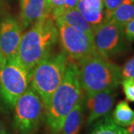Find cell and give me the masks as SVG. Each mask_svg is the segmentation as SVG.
Segmentation results:
<instances>
[{
	"mask_svg": "<svg viewBox=\"0 0 134 134\" xmlns=\"http://www.w3.org/2000/svg\"><path fill=\"white\" fill-rule=\"evenodd\" d=\"M58 41L55 21L46 14L23 34L16 57L28 70L32 71L39 63L48 56Z\"/></svg>",
	"mask_w": 134,
	"mask_h": 134,
	"instance_id": "cell-1",
	"label": "cell"
},
{
	"mask_svg": "<svg viewBox=\"0 0 134 134\" xmlns=\"http://www.w3.org/2000/svg\"><path fill=\"white\" fill-rule=\"evenodd\" d=\"M76 8L91 25L93 30L104 20L102 0H79Z\"/></svg>",
	"mask_w": 134,
	"mask_h": 134,
	"instance_id": "cell-12",
	"label": "cell"
},
{
	"mask_svg": "<svg viewBox=\"0 0 134 134\" xmlns=\"http://www.w3.org/2000/svg\"><path fill=\"white\" fill-rule=\"evenodd\" d=\"M94 43L97 53L105 58L114 57L129 49L124 29L110 21H104L94 29Z\"/></svg>",
	"mask_w": 134,
	"mask_h": 134,
	"instance_id": "cell-8",
	"label": "cell"
},
{
	"mask_svg": "<svg viewBox=\"0 0 134 134\" xmlns=\"http://www.w3.org/2000/svg\"><path fill=\"white\" fill-rule=\"evenodd\" d=\"M77 64L81 86L86 95L115 90L121 83V67L98 54Z\"/></svg>",
	"mask_w": 134,
	"mask_h": 134,
	"instance_id": "cell-3",
	"label": "cell"
},
{
	"mask_svg": "<svg viewBox=\"0 0 134 134\" xmlns=\"http://www.w3.org/2000/svg\"><path fill=\"white\" fill-rule=\"evenodd\" d=\"M65 0H51L50 16L54 21L64 12Z\"/></svg>",
	"mask_w": 134,
	"mask_h": 134,
	"instance_id": "cell-19",
	"label": "cell"
},
{
	"mask_svg": "<svg viewBox=\"0 0 134 134\" xmlns=\"http://www.w3.org/2000/svg\"><path fill=\"white\" fill-rule=\"evenodd\" d=\"M31 72L20 63L16 55L6 60L0 70V99L13 109L15 103L30 85Z\"/></svg>",
	"mask_w": 134,
	"mask_h": 134,
	"instance_id": "cell-6",
	"label": "cell"
},
{
	"mask_svg": "<svg viewBox=\"0 0 134 134\" xmlns=\"http://www.w3.org/2000/svg\"><path fill=\"white\" fill-rule=\"evenodd\" d=\"M126 129H127L128 134H134V121H133V123L130 125L129 127H127V128H126Z\"/></svg>",
	"mask_w": 134,
	"mask_h": 134,
	"instance_id": "cell-24",
	"label": "cell"
},
{
	"mask_svg": "<svg viewBox=\"0 0 134 134\" xmlns=\"http://www.w3.org/2000/svg\"><path fill=\"white\" fill-rule=\"evenodd\" d=\"M1 8H2V0H0V11H1Z\"/></svg>",
	"mask_w": 134,
	"mask_h": 134,
	"instance_id": "cell-28",
	"label": "cell"
},
{
	"mask_svg": "<svg viewBox=\"0 0 134 134\" xmlns=\"http://www.w3.org/2000/svg\"><path fill=\"white\" fill-rule=\"evenodd\" d=\"M79 0H65L64 5V11L69 9L76 8Z\"/></svg>",
	"mask_w": 134,
	"mask_h": 134,
	"instance_id": "cell-23",
	"label": "cell"
},
{
	"mask_svg": "<svg viewBox=\"0 0 134 134\" xmlns=\"http://www.w3.org/2000/svg\"><path fill=\"white\" fill-rule=\"evenodd\" d=\"M46 2V11L48 14H50V8H51V0H45Z\"/></svg>",
	"mask_w": 134,
	"mask_h": 134,
	"instance_id": "cell-27",
	"label": "cell"
},
{
	"mask_svg": "<svg viewBox=\"0 0 134 134\" xmlns=\"http://www.w3.org/2000/svg\"><path fill=\"white\" fill-rule=\"evenodd\" d=\"M55 20H59L65 24L77 29L87 34L92 38H93L94 37V30L91 25L86 21V19L83 16V15L77 8L65 10Z\"/></svg>",
	"mask_w": 134,
	"mask_h": 134,
	"instance_id": "cell-14",
	"label": "cell"
},
{
	"mask_svg": "<svg viewBox=\"0 0 134 134\" xmlns=\"http://www.w3.org/2000/svg\"><path fill=\"white\" fill-rule=\"evenodd\" d=\"M83 96L77 63L68 62L63 79L45 109V120L54 134H60L69 113Z\"/></svg>",
	"mask_w": 134,
	"mask_h": 134,
	"instance_id": "cell-2",
	"label": "cell"
},
{
	"mask_svg": "<svg viewBox=\"0 0 134 134\" xmlns=\"http://www.w3.org/2000/svg\"><path fill=\"white\" fill-rule=\"evenodd\" d=\"M68 60L69 58L63 51L50 54L31 71L30 86L40 96L45 109L63 79Z\"/></svg>",
	"mask_w": 134,
	"mask_h": 134,
	"instance_id": "cell-4",
	"label": "cell"
},
{
	"mask_svg": "<svg viewBox=\"0 0 134 134\" xmlns=\"http://www.w3.org/2000/svg\"><path fill=\"white\" fill-rule=\"evenodd\" d=\"M133 18L134 0H123L107 21L124 28L125 25Z\"/></svg>",
	"mask_w": 134,
	"mask_h": 134,
	"instance_id": "cell-16",
	"label": "cell"
},
{
	"mask_svg": "<svg viewBox=\"0 0 134 134\" xmlns=\"http://www.w3.org/2000/svg\"><path fill=\"white\" fill-rule=\"evenodd\" d=\"M115 90H107L86 95L84 106L88 111L87 122L94 123L100 118L110 114L115 104Z\"/></svg>",
	"mask_w": 134,
	"mask_h": 134,
	"instance_id": "cell-10",
	"label": "cell"
},
{
	"mask_svg": "<svg viewBox=\"0 0 134 134\" xmlns=\"http://www.w3.org/2000/svg\"><path fill=\"white\" fill-rule=\"evenodd\" d=\"M13 109V127L18 134L36 132L45 119L43 100L31 86L17 99Z\"/></svg>",
	"mask_w": 134,
	"mask_h": 134,
	"instance_id": "cell-5",
	"label": "cell"
},
{
	"mask_svg": "<svg viewBox=\"0 0 134 134\" xmlns=\"http://www.w3.org/2000/svg\"><path fill=\"white\" fill-rule=\"evenodd\" d=\"M112 117L115 123L123 127H127L134 121V110L130 107L127 100H121L115 107Z\"/></svg>",
	"mask_w": 134,
	"mask_h": 134,
	"instance_id": "cell-17",
	"label": "cell"
},
{
	"mask_svg": "<svg viewBox=\"0 0 134 134\" xmlns=\"http://www.w3.org/2000/svg\"><path fill=\"white\" fill-rule=\"evenodd\" d=\"M23 29L13 17H6L0 23V53L7 60L16 55Z\"/></svg>",
	"mask_w": 134,
	"mask_h": 134,
	"instance_id": "cell-9",
	"label": "cell"
},
{
	"mask_svg": "<svg viewBox=\"0 0 134 134\" xmlns=\"http://www.w3.org/2000/svg\"><path fill=\"white\" fill-rule=\"evenodd\" d=\"M20 24L23 29L48 14L45 0H20Z\"/></svg>",
	"mask_w": 134,
	"mask_h": 134,
	"instance_id": "cell-11",
	"label": "cell"
},
{
	"mask_svg": "<svg viewBox=\"0 0 134 134\" xmlns=\"http://www.w3.org/2000/svg\"><path fill=\"white\" fill-rule=\"evenodd\" d=\"M121 79H134V55L121 67Z\"/></svg>",
	"mask_w": 134,
	"mask_h": 134,
	"instance_id": "cell-20",
	"label": "cell"
},
{
	"mask_svg": "<svg viewBox=\"0 0 134 134\" xmlns=\"http://www.w3.org/2000/svg\"><path fill=\"white\" fill-rule=\"evenodd\" d=\"M123 0H102L104 5V21L109 20L112 14L119 5L122 2Z\"/></svg>",
	"mask_w": 134,
	"mask_h": 134,
	"instance_id": "cell-18",
	"label": "cell"
},
{
	"mask_svg": "<svg viewBox=\"0 0 134 134\" xmlns=\"http://www.w3.org/2000/svg\"><path fill=\"white\" fill-rule=\"evenodd\" d=\"M0 134H8L5 126L3 125V123L1 121V120H0Z\"/></svg>",
	"mask_w": 134,
	"mask_h": 134,
	"instance_id": "cell-26",
	"label": "cell"
},
{
	"mask_svg": "<svg viewBox=\"0 0 134 134\" xmlns=\"http://www.w3.org/2000/svg\"><path fill=\"white\" fill-rule=\"evenodd\" d=\"M55 23L58 27V40L63 52L72 61L79 63L98 54L94 39L59 20H55Z\"/></svg>",
	"mask_w": 134,
	"mask_h": 134,
	"instance_id": "cell-7",
	"label": "cell"
},
{
	"mask_svg": "<svg viewBox=\"0 0 134 134\" xmlns=\"http://www.w3.org/2000/svg\"><path fill=\"white\" fill-rule=\"evenodd\" d=\"M84 96L78 100L63 121L61 134H79L83 121Z\"/></svg>",
	"mask_w": 134,
	"mask_h": 134,
	"instance_id": "cell-13",
	"label": "cell"
},
{
	"mask_svg": "<svg viewBox=\"0 0 134 134\" xmlns=\"http://www.w3.org/2000/svg\"><path fill=\"white\" fill-rule=\"evenodd\" d=\"M90 134H128L127 129L115 123L111 114L95 121Z\"/></svg>",
	"mask_w": 134,
	"mask_h": 134,
	"instance_id": "cell-15",
	"label": "cell"
},
{
	"mask_svg": "<svg viewBox=\"0 0 134 134\" xmlns=\"http://www.w3.org/2000/svg\"><path fill=\"white\" fill-rule=\"evenodd\" d=\"M31 134H39V133L37 132V131H36V132H34V133H31Z\"/></svg>",
	"mask_w": 134,
	"mask_h": 134,
	"instance_id": "cell-29",
	"label": "cell"
},
{
	"mask_svg": "<svg viewBox=\"0 0 134 134\" xmlns=\"http://www.w3.org/2000/svg\"><path fill=\"white\" fill-rule=\"evenodd\" d=\"M5 62H6V59H5V58L3 57V55L0 53V70L2 69V67L4 66Z\"/></svg>",
	"mask_w": 134,
	"mask_h": 134,
	"instance_id": "cell-25",
	"label": "cell"
},
{
	"mask_svg": "<svg viewBox=\"0 0 134 134\" xmlns=\"http://www.w3.org/2000/svg\"><path fill=\"white\" fill-rule=\"evenodd\" d=\"M121 84L122 85L126 100L134 102V79L122 80Z\"/></svg>",
	"mask_w": 134,
	"mask_h": 134,
	"instance_id": "cell-21",
	"label": "cell"
},
{
	"mask_svg": "<svg viewBox=\"0 0 134 134\" xmlns=\"http://www.w3.org/2000/svg\"><path fill=\"white\" fill-rule=\"evenodd\" d=\"M123 29L127 40L129 43L134 42V18L125 25Z\"/></svg>",
	"mask_w": 134,
	"mask_h": 134,
	"instance_id": "cell-22",
	"label": "cell"
}]
</instances>
